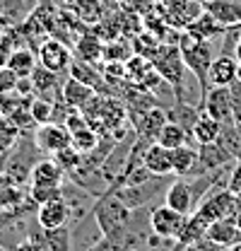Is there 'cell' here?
I'll return each mask as SVG.
<instances>
[{"label":"cell","instance_id":"cell-1","mask_svg":"<svg viewBox=\"0 0 241 251\" xmlns=\"http://www.w3.org/2000/svg\"><path fill=\"white\" fill-rule=\"evenodd\" d=\"M179 49H181V56H183V63H186L188 73L195 77L200 92L205 94L210 90L208 73H210V65L215 61V46H212V41L198 39L191 31L183 29L179 36Z\"/></svg>","mask_w":241,"mask_h":251},{"label":"cell","instance_id":"cell-2","mask_svg":"<svg viewBox=\"0 0 241 251\" xmlns=\"http://www.w3.org/2000/svg\"><path fill=\"white\" fill-rule=\"evenodd\" d=\"M150 61L157 68V73L164 77V82L171 87L174 99L176 101H188V97H186V77L191 73H188V68L183 63L179 44H162Z\"/></svg>","mask_w":241,"mask_h":251},{"label":"cell","instance_id":"cell-3","mask_svg":"<svg viewBox=\"0 0 241 251\" xmlns=\"http://www.w3.org/2000/svg\"><path fill=\"white\" fill-rule=\"evenodd\" d=\"M239 208V196H234L227 186H212L198 203V208L193 210L203 222H217L224 218H234Z\"/></svg>","mask_w":241,"mask_h":251},{"label":"cell","instance_id":"cell-4","mask_svg":"<svg viewBox=\"0 0 241 251\" xmlns=\"http://www.w3.org/2000/svg\"><path fill=\"white\" fill-rule=\"evenodd\" d=\"M167 186H169V184H167V176H150V179H145V181H140V184L119 186V188H114V191L119 193L133 210H138V208H150V203H154L159 196L164 198Z\"/></svg>","mask_w":241,"mask_h":251},{"label":"cell","instance_id":"cell-5","mask_svg":"<svg viewBox=\"0 0 241 251\" xmlns=\"http://www.w3.org/2000/svg\"><path fill=\"white\" fill-rule=\"evenodd\" d=\"M27 239L31 242L34 251H75L72 247V229L68 225L56 227V229H46L39 222L29 227Z\"/></svg>","mask_w":241,"mask_h":251},{"label":"cell","instance_id":"cell-6","mask_svg":"<svg viewBox=\"0 0 241 251\" xmlns=\"http://www.w3.org/2000/svg\"><path fill=\"white\" fill-rule=\"evenodd\" d=\"M36 58L39 63L44 65V68H48V70H53V73H65V70H70V63H72V49L58 39V36H46L41 44H39V49H36Z\"/></svg>","mask_w":241,"mask_h":251},{"label":"cell","instance_id":"cell-7","mask_svg":"<svg viewBox=\"0 0 241 251\" xmlns=\"http://www.w3.org/2000/svg\"><path fill=\"white\" fill-rule=\"evenodd\" d=\"M186 220L188 215H183L179 210L169 208L167 203L162 205H154L150 210V227L154 234L159 237H167V239H179L183 227H186Z\"/></svg>","mask_w":241,"mask_h":251},{"label":"cell","instance_id":"cell-8","mask_svg":"<svg viewBox=\"0 0 241 251\" xmlns=\"http://www.w3.org/2000/svg\"><path fill=\"white\" fill-rule=\"evenodd\" d=\"M128 116H130V124H133V128H135V133H138L140 138L150 140V143L157 140L159 130H162L164 124L169 121L167 109L159 106V104H152V106L140 109V111H128Z\"/></svg>","mask_w":241,"mask_h":251},{"label":"cell","instance_id":"cell-9","mask_svg":"<svg viewBox=\"0 0 241 251\" xmlns=\"http://www.w3.org/2000/svg\"><path fill=\"white\" fill-rule=\"evenodd\" d=\"M162 17L167 20L169 27H176V29H186L203 10L205 5L195 2V0H162L157 2Z\"/></svg>","mask_w":241,"mask_h":251},{"label":"cell","instance_id":"cell-10","mask_svg":"<svg viewBox=\"0 0 241 251\" xmlns=\"http://www.w3.org/2000/svg\"><path fill=\"white\" fill-rule=\"evenodd\" d=\"M34 143H36L39 152H44V155H56L63 148L70 145V130L65 128V124H58V121L36 126V130H34Z\"/></svg>","mask_w":241,"mask_h":251},{"label":"cell","instance_id":"cell-11","mask_svg":"<svg viewBox=\"0 0 241 251\" xmlns=\"http://www.w3.org/2000/svg\"><path fill=\"white\" fill-rule=\"evenodd\" d=\"M65 179H68V172L58 164V159L46 157V159H36V164L31 167L27 186H63Z\"/></svg>","mask_w":241,"mask_h":251},{"label":"cell","instance_id":"cell-12","mask_svg":"<svg viewBox=\"0 0 241 251\" xmlns=\"http://www.w3.org/2000/svg\"><path fill=\"white\" fill-rule=\"evenodd\" d=\"M200 106L205 114H210L219 124L232 121V90L229 87H210L203 94Z\"/></svg>","mask_w":241,"mask_h":251},{"label":"cell","instance_id":"cell-13","mask_svg":"<svg viewBox=\"0 0 241 251\" xmlns=\"http://www.w3.org/2000/svg\"><path fill=\"white\" fill-rule=\"evenodd\" d=\"M68 220H70V208H68L63 196L51 198V201H46V203H41L36 208V222L41 227H46V229L63 227V225H68Z\"/></svg>","mask_w":241,"mask_h":251},{"label":"cell","instance_id":"cell-14","mask_svg":"<svg viewBox=\"0 0 241 251\" xmlns=\"http://www.w3.org/2000/svg\"><path fill=\"white\" fill-rule=\"evenodd\" d=\"M237 68H239V61H237L234 53L215 56V61L210 65V73H208L210 87H229L232 82H237Z\"/></svg>","mask_w":241,"mask_h":251},{"label":"cell","instance_id":"cell-15","mask_svg":"<svg viewBox=\"0 0 241 251\" xmlns=\"http://www.w3.org/2000/svg\"><path fill=\"white\" fill-rule=\"evenodd\" d=\"M29 77H31V82H34V94L46 97L51 101H56V99L63 97V82L58 80V73L44 68L41 63H36Z\"/></svg>","mask_w":241,"mask_h":251},{"label":"cell","instance_id":"cell-16","mask_svg":"<svg viewBox=\"0 0 241 251\" xmlns=\"http://www.w3.org/2000/svg\"><path fill=\"white\" fill-rule=\"evenodd\" d=\"M143 164L145 169L154 176H174L171 169V150H167L164 145H159L157 140L147 143L145 152H143Z\"/></svg>","mask_w":241,"mask_h":251},{"label":"cell","instance_id":"cell-17","mask_svg":"<svg viewBox=\"0 0 241 251\" xmlns=\"http://www.w3.org/2000/svg\"><path fill=\"white\" fill-rule=\"evenodd\" d=\"M205 10L210 12L222 27H227V29L241 27V2L239 0H208L205 2Z\"/></svg>","mask_w":241,"mask_h":251},{"label":"cell","instance_id":"cell-18","mask_svg":"<svg viewBox=\"0 0 241 251\" xmlns=\"http://www.w3.org/2000/svg\"><path fill=\"white\" fill-rule=\"evenodd\" d=\"M101 53H104V39H101L96 31L85 29L75 39V56H77L80 61L99 63L101 61Z\"/></svg>","mask_w":241,"mask_h":251},{"label":"cell","instance_id":"cell-19","mask_svg":"<svg viewBox=\"0 0 241 251\" xmlns=\"http://www.w3.org/2000/svg\"><path fill=\"white\" fill-rule=\"evenodd\" d=\"M212 242H217L219 247H232L241 242V227L237 225L234 218H224V220H217V222H210L208 225V232Z\"/></svg>","mask_w":241,"mask_h":251},{"label":"cell","instance_id":"cell-20","mask_svg":"<svg viewBox=\"0 0 241 251\" xmlns=\"http://www.w3.org/2000/svg\"><path fill=\"white\" fill-rule=\"evenodd\" d=\"M219 133H222V124L217 119H212L210 114L200 111L195 124L191 128V138L195 145H208V143H217L219 140Z\"/></svg>","mask_w":241,"mask_h":251},{"label":"cell","instance_id":"cell-21","mask_svg":"<svg viewBox=\"0 0 241 251\" xmlns=\"http://www.w3.org/2000/svg\"><path fill=\"white\" fill-rule=\"evenodd\" d=\"M94 94H96L94 87L85 85V82H80V80L72 77V75L63 82V101H65L68 106H72V109H82Z\"/></svg>","mask_w":241,"mask_h":251},{"label":"cell","instance_id":"cell-22","mask_svg":"<svg viewBox=\"0 0 241 251\" xmlns=\"http://www.w3.org/2000/svg\"><path fill=\"white\" fill-rule=\"evenodd\" d=\"M186 31H191L193 36H198V39H205V41H212L215 36H224V31H227V27H222L215 17H212L208 10H203L188 27H186Z\"/></svg>","mask_w":241,"mask_h":251},{"label":"cell","instance_id":"cell-23","mask_svg":"<svg viewBox=\"0 0 241 251\" xmlns=\"http://www.w3.org/2000/svg\"><path fill=\"white\" fill-rule=\"evenodd\" d=\"M195 162H198V148H193L191 143H188V145H181L176 150H171V169H174V176H191L193 169H195Z\"/></svg>","mask_w":241,"mask_h":251},{"label":"cell","instance_id":"cell-24","mask_svg":"<svg viewBox=\"0 0 241 251\" xmlns=\"http://www.w3.org/2000/svg\"><path fill=\"white\" fill-rule=\"evenodd\" d=\"M188 140H191V130L183 128L181 124H176V121H171V119L164 124V128L157 135V143L164 145L167 150H176L181 145H188Z\"/></svg>","mask_w":241,"mask_h":251},{"label":"cell","instance_id":"cell-25","mask_svg":"<svg viewBox=\"0 0 241 251\" xmlns=\"http://www.w3.org/2000/svg\"><path fill=\"white\" fill-rule=\"evenodd\" d=\"M72 5H75L77 20L85 27H90V25L96 27L104 20V5H101V0H72Z\"/></svg>","mask_w":241,"mask_h":251},{"label":"cell","instance_id":"cell-26","mask_svg":"<svg viewBox=\"0 0 241 251\" xmlns=\"http://www.w3.org/2000/svg\"><path fill=\"white\" fill-rule=\"evenodd\" d=\"M70 75H72V77H77L80 82H85V85L94 87L96 92L101 90L104 75H101V70H94V68H92V63L80 61V58H72V63H70Z\"/></svg>","mask_w":241,"mask_h":251},{"label":"cell","instance_id":"cell-27","mask_svg":"<svg viewBox=\"0 0 241 251\" xmlns=\"http://www.w3.org/2000/svg\"><path fill=\"white\" fill-rule=\"evenodd\" d=\"M36 63H39L36 53H34L31 49H27V46H20V49H15V53L7 58L5 65H10L20 77H27V75H31V70H34Z\"/></svg>","mask_w":241,"mask_h":251},{"label":"cell","instance_id":"cell-28","mask_svg":"<svg viewBox=\"0 0 241 251\" xmlns=\"http://www.w3.org/2000/svg\"><path fill=\"white\" fill-rule=\"evenodd\" d=\"M130 56H133V41H123V36H116V39L104 41L101 61H106V63H111V61L125 63Z\"/></svg>","mask_w":241,"mask_h":251},{"label":"cell","instance_id":"cell-29","mask_svg":"<svg viewBox=\"0 0 241 251\" xmlns=\"http://www.w3.org/2000/svg\"><path fill=\"white\" fill-rule=\"evenodd\" d=\"M20 135H22V128L10 116L0 114V155H7L20 143Z\"/></svg>","mask_w":241,"mask_h":251},{"label":"cell","instance_id":"cell-30","mask_svg":"<svg viewBox=\"0 0 241 251\" xmlns=\"http://www.w3.org/2000/svg\"><path fill=\"white\" fill-rule=\"evenodd\" d=\"M99 140H101V133H96L92 126H85V128L70 133V145L77 152H82V155H90L92 150L99 145Z\"/></svg>","mask_w":241,"mask_h":251},{"label":"cell","instance_id":"cell-31","mask_svg":"<svg viewBox=\"0 0 241 251\" xmlns=\"http://www.w3.org/2000/svg\"><path fill=\"white\" fill-rule=\"evenodd\" d=\"M29 111H31V119H34V124L36 126L51 124V121H53V116H56V101H51V99H46V97L34 94V97H31Z\"/></svg>","mask_w":241,"mask_h":251},{"label":"cell","instance_id":"cell-32","mask_svg":"<svg viewBox=\"0 0 241 251\" xmlns=\"http://www.w3.org/2000/svg\"><path fill=\"white\" fill-rule=\"evenodd\" d=\"M130 41H133V53L145 56V58H152L157 53V49L162 46V39L157 34H152V31H140Z\"/></svg>","mask_w":241,"mask_h":251},{"label":"cell","instance_id":"cell-33","mask_svg":"<svg viewBox=\"0 0 241 251\" xmlns=\"http://www.w3.org/2000/svg\"><path fill=\"white\" fill-rule=\"evenodd\" d=\"M56 159H58V164L68 172V174H72V172H77L80 167H82V162H85V155L82 152H77L72 145H68V148H63L60 152H56Z\"/></svg>","mask_w":241,"mask_h":251},{"label":"cell","instance_id":"cell-34","mask_svg":"<svg viewBox=\"0 0 241 251\" xmlns=\"http://www.w3.org/2000/svg\"><path fill=\"white\" fill-rule=\"evenodd\" d=\"M27 196L36 205H41V203H46L51 198L63 196V186H27Z\"/></svg>","mask_w":241,"mask_h":251},{"label":"cell","instance_id":"cell-35","mask_svg":"<svg viewBox=\"0 0 241 251\" xmlns=\"http://www.w3.org/2000/svg\"><path fill=\"white\" fill-rule=\"evenodd\" d=\"M17 80H20V75H17L10 65H0V97L15 92Z\"/></svg>","mask_w":241,"mask_h":251},{"label":"cell","instance_id":"cell-36","mask_svg":"<svg viewBox=\"0 0 241 251\" xmlns=\"http://www.w3.org/2000/svg\"><path fill=\"white\" fill-rule=\"evenodd\" d=\"M229 90H232V121L241 130V82L239 80L232 82Z\"/></svg>","mask_w":241,"mask_h":251},{"label":"cell","instance_id":"cell-37","mask_svg":"<svg viewBox=\"0 0 241 251\" xmlns=\"http://www.w3.org/2000/svg\"><path fill=\"white\" fill-rule=\"evenodd\" d=\"M183 251H224V247H219L217 242H212L210 237L205 234V237H200V239H195V242L186 244Z\"/></svg>","mask_w":241,"mask_h":251},{"label":"cell","instance_id":"cell-38","mask_svg":"<svg viewBox=\"0 0 241 251\" xmlns=\"http://www.w3.org/2000/svg\"><path fill=\"white\" fill-rule=\"evenodd\" d=\"M227 188H229L234 196H241V159H237V162H234V167H232V172H229Z\"/></svg>","mask_w":241,"mask_h":251},{"label":"cell","instance_id":"cell-39","mask_svg":"<svg viewBox=\"0 0 241 251\" xmlns=\"http://www.w3.org/2000/svg\"><path fill=\"white\" fill-rule=\"evenodd\" d=\"M12 184H15V181H12V179H10V176H7V174L2 172V169H0V193H2L5 188H10Z\"/></svg>","mask_w":241,"mask_h":251},{"label":"cell","instance_id":"cell-40","mask_svg":"<svg viewBox=\"0 0 241 251\" xmlns=\"http://www.w3.org/2000/svg\"><path fill=\"white\" fill-rule=\"evenodd\" d=\"M234 56H237V61L241 63V29H239V39H237V49H234Z\"/></svg>","mask_w":241,"mask_h":251},{"label":"cell","instance_id":"cell-41","mask_svg":"<svg viewBox=\"0 0 241 251\" xmlns=\"http://www.w3.org/2000/svg\"><path fill=\"white\" fill-rule=\"evenodd\" d=\"M234 220H237V225L241 227V198H239V208H237V215H234Z\"/></svg>","mask_w":241,"mask_h":251},{"label":"cell","instance_id":"cell-42","mask_svg":"<svg viewBox=\"0 0 241 251\" xmlns=\"http://www.w3.org/2000/svg\"><path fill=\"white\" fill-rule=\"evenodd\" d=\"M224 251H241V242H237V244H232V247H224Z\"/></svg>","mask_w":241,"mask_h":251},{"label":"cell","instance_id":"cell-43","mask_svg":"<svg viewBox=\"0 0 241 251\" xmlns=\"http://www.w3.org/2000/svg\"><path fill=\"white\" fill-rule=\"evenodd\" d=\"M237 80L241 82V63H239V68H237Z\"/></svg>","mask_w":241,"mask_h":251},{"label":"cell","instance_id":"cell-44","mask_svg":"<svg viewBox=\"0 0 241 251\" xmlns=\"http://www.w3.org/2000/svg\"><path fill=\"white\" fill-rule=\"evenodd\" d=\"M195 2H200V5H205V2H208V0H195Z\"/></svg>","mask_w":241,"mask_h":251},{"label":"cell","instance_id":"cell-45","mask_svg":"<svg viewBox=\"0 0 241 251\" xmlns=\"http://www.w3.org/2000/svg\"><path fill=\"white\" fill-rule=\"evenodd\" d=\"M157 2H162V0H157Z\"/></svg>","mask_w":241,"mask_h":251}]
</instances>
